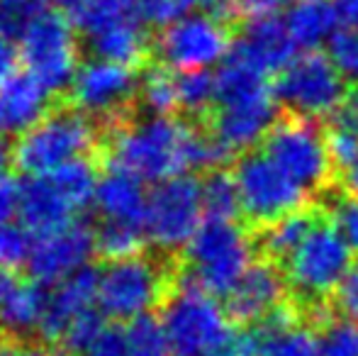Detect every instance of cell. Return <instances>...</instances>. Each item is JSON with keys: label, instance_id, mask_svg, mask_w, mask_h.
I'll return each mask as SVG.
<instances>
[{"label": "cell", "instance_id": "obj_5", "mask_svg": "<svg viewBox=\"0 0 358 356\" xmlns=\"http://www.w3.org/2000/svg\"><path fill=\"white\" fill-rule=\"evenodd\" d=\"M354 254L324 215L283 264L287 288L297 303L305 310L324 305L339 280L354 269Z\"/></svg>", "mask_w": 358, "mask_h": 356}, {"label": "cell", "instance_id": "obj_49", "mask_svg": "<svg viewBox=\"0 0 358 356\" xmlns=\"http://www.w3.org/2000/svg\"><path fill=\"white\" fill-rule=\"evenodd\" d=\"M52 3L57 5V10L66 13L69 17L76 22V20L80 17V13H83V8H85V3H88V0H52Z\"/></svg>", "mask_w": 358, "mask_h": 356}, {"label": "cell", "instance_id": "obj_30", "mask_svg": "<svg viewBox=\"0 0 358 356\" xmlns=\"http://www.w3.org/2000/svg\"><path fill=\"white\" fill-rule=\"evenodd\" d=\"M137 3L139 0H88L80 17L76 20V27L83 29L85 37H90V34L110 27L113 22L134 17Z\"/></svg>", "mask_w": 358, "mask_h": 356}, {"label": "cell", "instance_id": "obj_46", "mask_svg": "<svg viewBox=\"0 0 358 356\" xmlns=\"http://www.w3.org/2000/svg\"><path fill=\"white\" fill-rule=\"evenodd\" d=\"M336 10H339L344 27L358 29V0H336Z\"/></svg>", "mask_w": 358, "mask_h": 356}, {"label": "cell", "instance_id": "obj_25", "mask_svg": "<svg viewBox=\"0 0 358 356\" xmlns=\"http://www.w3.org/2000/svg\"><path fill=\"white\" fill-rule=\"evenodd\" d=\"M324 215L327 213H322L320 208L305 205V208L292 210V213L278 218L275 222L264 225L259 237H256V252H261L264 259H271V262L283 266Z\"/></svg>", "mask_w": 358, "mask_h": 356}, {"label": "cell", "instance_id": "obj_13", "mask_svg": "<svg viewBox=\"0 0 358 356\" xmlns=\"http://www.w3.org/2000/svg\"><path fill=\"white\" fill-rule=\"evenodd\" d=\"M278 110L280 103L271 88L251 98L215 105L205 124L224 144L231 157H241L244 152H251L256 144H264L266 134L278 122Z\"/></svg>", "mask_w": 358, "mask_h": 356}, {"label": "cell", "instance_id": "obj_14", "mask_svg": "<svg viewBox=\"0 0 358 356\" xmlns=\"http://www.w3.org/2000/svg\"><path fill=\"white\" fill-rule=\"evenodd\" d=\"M95 257V227L88 220H73L64 229L34 239L24 276L42 285H57Z\"/></svg>", "mask_w": 358, "mask_h": 356}, {"label": "cell", "instance_id": "obj_7", "mask_svg": "<svg viewBox=\"0 0 358 356\" xmlns=\"http://www.w3.org/2000/svg\"><path fill=\"white\" fill-rule=\"evenodd\" d=\"M261 149L307 193H324L334 180L329 137L317 120L287 113L271 127Z\"/></svg>", "mask_w": 358, "mask_h": 356}, {"label": "cell", "instance_id": "obj_44", "mask_svg": "<svg viewBox=\"0 0 358 356\" xmlns=\"http://www.w3.org/2000/svg\"><path fill=\"white\" fill-rule=\"evenodd\" d=\"M20 62L22 57H20V49L13 44V37L0 32V86H5L15 76Z\"/></svg>", "mask_w": 358, "mask_h": 356}, {"label": "cell", "instance_id": "obj_22", "mask_svg": "<svg viewBox=\"0 0 358 356\" xmlns=\"http://www.w3.org/2000/svg\"><path fill=\"white\" fill-rule=\"evenodd\" d=\"M142 183V178L120 171V169L103 171L98 190H95V208L100 218L144 225L149 193H144Z\"/></svg>", "mask_w": 358, "mask_h": 356}, {"label": "cell", "instance_id": "obj_21", "mask_svg": "<svg viewBox=\"0 0 358 356\" xmlns=\"http://www.w3.org/2000/svg\"><path fill=\"white\" fill-rule=\"evenodd\" d=\"M88 42L98 59L122 64V66H129L134 71H144L149 64L156 62L154 34L139 20V15L120 20L110 27L90 34Z\"/></svg>", "mask_w": 358, "mask_h": 356}, {"label": "cell", "instance_id": "obj_6", "mask_svg": "<svg viewBox=\"0 0 358 356\" xmlns=\"http://www.w3.org/2000/svg\"><path fill=\"white\" fill-rule=\"evenodd\" d=\"M171 356H208L229 334L231 318L220 298L180 273L178 285L161 308Z\"/></svg>", "mask_w": 358, "mask_h": 356}, {"label": "cell", "instance_id": "obj_3", "mask_svg": "<svg viewBox=\"0 0 358 356\" xmlns=\"http://www.w3.org/2000/svg\"><path fill=\"white\" fill-rule=\"evenodd\" d=\"M100 144L98 122L64 93L37 124L13 139V169L22 176H47L78 157H93L100 164Z\"/></svg>", "mask_w": 358, "mask_h": 356}, {"label": "cell", "instance_id": "obj_9", "mask_svg": "<svg viewBox=\"0 0 358 356\" xmlns=\"http://www.w3.org/2000/svg\"><path fill=\"white\" fill-rule=\"evenodd\" d=\"M203 178L198 173L159 180L146 200V239L161 252H183L203 225Z\"/></svg>", "mask_w": 358, "mask_h": 356}, {"label": "cell", "instance_id": "obj_40", "mask_svg": "<svg viewBox=\"0 0 358 356\" xmlns=\"http://www.w3.org/2000/svg\"><path fill=\"white\" fill-rule=\"evenodd\" d=\"M208 356H261V344L256 332L229 329V334Z\"/></svg>", "mask_w": 358, "mask_h": 356}, {"label": "cell", "instance_id": "obj_37", "mask_svg": "<svg viewBox=\"0 0 358 356\" xmlns=\"http://www.w3.org/2000/svg\"><path fill=\"white\" fill-rule=\"evenodd\" d=\"M329 59L346 83L358 86V29L356 27H339L336 34L329 39Z\"/></svg>", "mask_w": 358, "mask_h": 356}, {"label": "cell", "instance_id": "obj_15", "mask_svg": "<svg viewBox=\"0 0 358 356\" xmlns=\"http://www.w3.org/2000/svg\"><path fill=\"white\" fill-rule=\"evenodd\" d=\"M295 49L285 17H278V13H266L246 15L229 54L271 78L295 59Z\"/></svg>", "mask_w": 358, "mask_h": 356}, {"label": "cell", "instance_id": "obj_10", "mask_svg": "<svg viewBox=\"0 0 358 356\" xmlns=\"http://www.w3.org/2000/svg\"><path fill=\"white\" fill-rule=\"evenodd\" d=\"M234 176L241 195V218L256 227H264L292 210L305 208L310 198V193L287 176L264 149L241 154L236 159Z\"/></svg>", "mask_w": 358, "mask_h": 356}, {"label": "cell", "instance_id": "obj_42", "mask_svg": "<svg viewBox=\"0 0 358 356\" xmlns=\"http://www.w3.org/2000/svg\"><path fill=\"white\" fill-rule=\"evenodd\" d=\"M329 124L331 127H344V129H354V132H358V86H351L346 90L339 108L331 113Z\"/></svg>", "mask_w": 358, "mask_h": 356}, {"label": "cell", "instance_id": "obj_38", "mask_svg": "<svg viewBox=\"0 0 358 356\" xmlns=\"http://www.w3.org/2000/svg\"><path fill=\"white\" fill-rule=\"evenodd\" d=\"M329 308L336 318L358 322V269H351L329 298Z\"/></svg>", "mask_w": 358, "mask_h": 356}, {"label": "cell", "instance_id": "obj_4", "mask_svg": "<svg viewBox=\"0 0 358 356\" xmlns=\"http://www.w3.org/2000/svg\"><path fill=\"white\" fill-rule=\"evenodd\" d=\"M256 239L239 220L205 218L180 254V273L210 295L224 300L254 264Z\"/></svg>", "mask_w": 358, "mask_h": 356}, {"label": "cell", "instance_id": "obj_11", "mask_svg": "<svg viewBox=\"0 0 358 356\" xmlns=\"http://www.w3.org/2000/svg\"><path fill=\"white\" fill-rule=\"evenodd\" d=\"M346 90V78L329 54H320L317 49L295 54V59L273 78V93L287 113L312 120L331 118Z\"/></svg>", "mask_w": 358, "mask_h": 356}, {"label": "cell", "instance_id": "obj_36", "mask_svg": "<svg viewBox=\"0 0 358 356\" xmlns=\"http://www.w3.org/2000/svg\"><path fill=\"white\" fill-rule=\"evenodd\" d=\"M200 0H139L137 15L149 29H164L166 24L198 10Z\"/></svg>", "mask_w": 358, "mask_h": 356}, {"label": "cell", "instance_id": "obj_26", "mask_svg": "<svg viewBox=\"0 0 358 356\" xmlns=\"http://www.w3.org/2000/svg\"><path fill=\"white\" fill-rule=\"evenodd\" d=\"M146 229L144 225L124 222V220H100L95 227V259L100 264L117 262L132 257L144 249Z\"/></svg>", "mask_w": 358, "mask_h": 356}, {"label": "cell", "instance_id": "obj_28", "mask_svg": "<svg viewBox=\"0 0 358 356\" xmlns=\"http://www.w3.org/2000/svg\"><path fill=\"white\" fill-rule=\"evenodd\" d=\"M180 118L205 122L217 105V78L208 69L178 71Z\"/></svg>", "mask_w": 358, "mask_h": 356}, {"label": "cell", "instance_id": "obj_48", "mask_svg": "<svg viewBox=\"0 0 358 356\" xmlns=\"http://www.w3.org/2000/svg\"><path fill=\"white\" fill-rule=\"evenodd\" d=\"M339 178H341V188L349 190V193H356L358 195V157L349 164V166L341 169Z\"/></svg>", "mask_w": 358, "mask_h": 356}, {"label": "cell", "instance_id": "obj_2", "mask_svg": "<svg viewBox=\"0 0 358 356\" xmlns=\"http://www.w3.org/2000/svg\"><path fill=\"white\" fill-rule=\"evenodd\" d=\"M103 266L98 308L113 322H132L166 305L180 278V254L154 247Z\"/></svg>", "mask_w": 358, "mask_h": 356}, {"label": "cell", "instance_id": "obj_16", "mask_svg": "<svg viewBox=\"0 0 358 356\" xmlns=\"http://www.w3.org/2000/svg\"><path fill=\"white\" fill-rule=\"evenodd\" d=\"M287 290L290 288H287L285 269H280V264L271 259H259L244 271L239 283L224 298V308L231 322L256 325L283 303Z\"/></svg>", "mask_w": 358, "mask_h": 356}, {"label": "cell", "instance_id": "obj_20", "mask_svg": "<svg viewBox=\"0 0 358 356\" xmlns=\"http://www.w3.org/2000/svg\"><path fill=\"white\" fill-rule=\"evenodd\" d=\"M62 95L49 93L32 73H15L0 86V134L17 139L37 124Z\"/></svg>", "mask_w": 358, "mask_h": 356}, {"label": "cell", "instance_id": "obj_43", "mask_svg": "<svg viewBox=\"0 0 358 356\" xmlns=\"http://www.w3.org/2000/svg\"><path fill=\"white\" fill-rule=\"evenodd\" d=\"M20 205V183L8 173H0V225L10 222Z\"/></svg>", "mask_w": 358, "mask_h": 356}, {"label": "cell", "instance_id": "obj_50", "mask_svg": "<svg viewBox=\"0 0 358 356\" xmlns=\"http://www.w3.org/2000/svg\"><path fill=\"white\" fill-rule=\"evenodd\" d=\"M5 166H13V142H8L5 134H0V173Z\"/></svg>", "mask_w": 358, "mask_h": 356}, {"label": "cell", "instance_id": "obj_34", "mask_svg": "<svg viewBox=\"0 0 358 356\" xmlns=\"http://www.w3.org/2000/svg\"><path fill=\"white\" fill-rule=\"evenodd\" d=\"M34 239L27 229L20 225L5 222L0 225V266L10 269V271H24L29 262V254H32V247H34Z\"/></svg>", "mask_w": 358, "mask_h": 356}, {"label": "cell", "instance_id": "obj_24", "mask_svg": "<svg viewBox=\"0 0 358 356\" xmlns=\"http://www.w3.org/2000/svg\"><path fill=\"white\" fill-rule=\"evenodd\" d=\"M285 24L297 49H320L341 24L336 0H295L285 13Z\"/></svg>", "mask_w": 358, "mask_h": 356}, {"label": "cell", "instance_id": "obj_27", "mask_svg": "<svg viewBox=\"0 0 358 356\" xmlns=\"http://www.w3.org/2000/svg\"><path fill=\"white\" fill-rule=\"evenodd\" d=\"M139 105L149 115H180L178 73L161 62L149 64L142 71Z\"/></svg>", "mask_w": 358, "mask_h": 356}, {"label": "cell", "instance_id": "obj_32", "mask_svg": "<svg viewBox=\"0 0 358 356\" xmlns=\"http://www.w3.org/2000/svg\"><path fill=\"white\" fill-rule=\"evenodd\" d=\"M322 356H358V322L329 318L320 325Z\"/></svg>", "mask_w": 358, "mask_h": 356}, {"label": "cell", "instance_id": "obj_45", "mask_svg": "<svg viewBox=\"0 0 358 356\" xmlns=\"http://www.w3.org/2000/svg\"><path fill=\"white\" fill-rule=\"evenodd\" d=\"M295 0H239L241 15H266V13H278L280 8H290Z\"/></svg>", "mask_w": 358, "mask_h": 356}, {"label": "cell", "instance_id": "obj_19", "mask_svg": "<svg viewBox=\"0 0 358 356\" xmlns=\"http://www.w3.org/2000/svg\"><path fill=\"white\" fill-rule=\"evenodd\" d=\"M305 308L300 303H283L256 322L261 356H322L320 334L302 325Z\"/></svg>", "mask_w": 358, "mask_h": 356}, {"label": "cell", "instance_id": "obj_31", "mask_svg": "<svg viewBox=\"0 0 358 356\" xmlns=\"http://www.w3.org/2000/svg\"><path fill=\"white\" fill-rule=\"evenodd\" d=\"M127 334H129L127 356H171L164 325L151 313L127 322Z\"/></svg>", "mask_w": 358, "mask_h": 356}, {"label": "cell", "instance_id": "obj_29", "mask_svg": "<svg viewBox=\"0 0 358 356\" xmlns=\"http://www.w3.org/2000/svg\"><path fill=\"white\" fill-rule=\"evenodd\" d=\"M203 208L205 218L213 220H239L241 218V195L234 171L224 166L205 171L203 176Z\"/></svg>", "mask_w": 358, "mask_h": 356}, {"label": "cell", "instance_id": "obj_35", "mask_svg": "<svg viewBox=\"0 0 358 356\" xmlns=\"http://www.w3.org/2000/svg\"><path fill=\"white\" fill-rule=\"evenodd\" d=\"M327 218L336 227V232L344 237V242L358 254V195L349 193V190L331 195Z\"/></svg>", "mask_w": 358, "mask_h": 356}, {"label": "cell", "instance_id": "obj_39", "mask_svg": "<svg viewBox=\"0 0 358 356\" xmlns=\"http://www.w3.org/2000/svg\"><path fill=\"white\" fill-rule=\"evenodd\" d=\"M129 354V334L127 322L105 325V329L98 334L85 356H127Z\"/></svg>", "mask_w": 358, "mask_h": 356}, {"label": "cell", "instance_id": "obj_18", "mask_svg": "<svg viewBox=\"0 0 358 356\" xmlns=\"http://www.w3.org/2000/svg\"><path fill=\"white\" fill-rule=\"evenodd\" d=\"M98 285H100V271L90 266H80L69 278H64L62 283L54 285V293L49 295V305H47V313H44L42 327H39V339L47 347L52 349L57 347L76 315H80L90 305L98 303Z\"/></svg>", "mask_w": 358, "mask_h": 356}, {"label": "cell", "instance_id": "obj_1", "mask_svg": "<svg viewBox=\"0 0 358 356\" xmlns=\"http://www.w3.org/2000/svg\"><path fill=\"white\" fill-rule=\"evenodd\" d=\"M188 132L190 120L180 115L139 113L105 142L100 157L103 171L120 169L149 183L188 173Z\"/></svg>", "mask_w": 358, "mask_h": 356}, {"label": "cell", "instance_id": "obj_23", "mask_svg": "<svg viewBox=\"0 0 358 356\" xmlns=\"http://www.w3.org/2000/svg\"><path fill=\"white\" fill-rule=\"evenodd\" d=\"M49 295L42 283L24 276L0 305V332L17 339H39Z\"/></svg>", "mask_w": 358, "mask_h": 356}, {"label": "cell", "instance_id": "obj_17", "mask_svg": "<svg viewBox=\"0 0 358 356\" xmlns=\"http://www.w3.org/2000/svg\"><path fill=\"white\" fill-rule=\"evenodd\" d=\"M17 215L32 239H42L71 225L78 213L49 176H24Z\"/></svg>", "mask_w": 358, "mask_h": 356}, {"label": "cell", "instance_id": "obj_8", "mask_svg": "<svg viewBox=\"0 0 358 356\" xmlns=\"http://www.w3.org/2000/svg\"><path fill=\"white\" fill-rule=\"evenodd\" d=\"M20 57L49 93L64 95L71 86L80 62L76 22L62 10H44L20 37Z\"/></svg>", "mask_w": 358, "mask_h": 356}, {"label": "cell", "instance_id": "obj_41", "mask_svg": "<svg viewBox=\"0 0 358 356\" xmlns=\"http://www.w3.org/2000/svg\"><path fill=\"white\" fill-rule=\"evenodd\" d=\"M327 137H329V149H331V159L336 164V171H341V169L349 166L358 157V132L344 127H331L329 124Z\"/></svg>", "mask_w": 358, "mask_h": 356}, {"label": "cell", "instance_id": "obj_47", "mask_svg": "<svg viewBox=\"0 0 358 356\" xmlns=\"http://www.w3.org/2000/svg\"><path fill=\"white\" fill-rule=\"evenodd\" d=\"M20 280H22V276H20L17 271H10V269L0 266V305L5 303V298L13 293L15 285H17Z\"/></svg>", "mask_w": 358, "mask_h": 356}, {"label": "cell", "instance_id": "obj_12", "mask_svg": "<svg viewBox=\"0 0 358 356\" xmlns=\"http://www.w3.org/2000/svg\"><path fill=\"white\" fill-rule=\"evenodd\" d=\"M231 27L224 20L208 13L185 15L166 24L154 37L156 62L173 71H195V69L217 66L231 52Z\"/></svg>", "mask_w": 358, "mask_h": 356}, {"label": "cell", "instance_id": "obj_33", "mask_svg": "<svg viewBox=\"0 0 358 356\" xmlns=\"http://www.w3.org/2000/svg\"><path fill=\"white\" fill-rule=\"evenodd\" d=\"M49 0H0V32L22 37L27 27L47 10Z\"/></svg>", "mask_w": 358, "mask_h": 356}]
</instances>
